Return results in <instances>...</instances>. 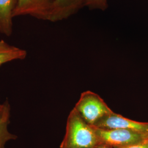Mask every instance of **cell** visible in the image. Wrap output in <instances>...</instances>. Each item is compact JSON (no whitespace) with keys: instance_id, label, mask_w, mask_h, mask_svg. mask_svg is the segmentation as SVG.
Returning <instances> with one entry per match:
<instances>
[{"instance_id":"6da1fadb","label":"cell","mask_w":148,"mask_h":148,"mask_svg":"<svg viewBox=\"0 0 148 148\" xmlns=\"http://www.w3.org/2000/svg\"><path fill=\"white\" fill-rule=\"evenodd\" d=\"M101 145L95 127L73 109L68 117L65 134L60 148H95Z\"/></svg>"},{"instance_id":"7a4b0ae2","label":"cell","mask_w":148,"mask_h":148,"mask_svg":"<svg viewBox=\"0 0 148 148\" xmlns=\"http://www.w3.org/2000/svg\"><path fill=\"white\" fill-rule=\"evenodd\" d=\"M74 109L91 126L113 112L99 95L90 90L81 93Z\"/></svg>"},{"instance_id":"3957f363","label":"cell","mask_w":148,"mask_h":148,"mask_svg":"<svg viewBox=\"0 0 148 148\" xmlns=\"http://www.w3.org/2000/svg\"><path fill=\"white\" fill-rule=\"evenodd\" d=\"M94 127L101 144L112 148L125 147L141 143L146 140L148 137L147 134L129 130H105Z\"/></svg>"},{"instance_id":"277c9868","label":"cell","mask_w":148,"mask_h":148,"mask_svg":"<svg viewBox=\"0 0 148 148\" xmlns=\"http://www.w3.org/2000/svg\"><path fill=\"white\" fill-rule=\"evenodd\" d=\"M93 126L105 130H129L148 135V122L132 120L117 114L114 111L101 118Z\"/></svg>"},{"instance_id":"5b68a950","label":"cell","mask_w":148,"mask_h":148,"mask_svg":"<svg viewBox=\"0 0 148 148\" xmlns=\"http://www.w3.org/2000/svg\"><path fill=\"white\" fill-rule=\"evenodd\" d=\"M55 0H17L14 12L16 16L30 15L46 21L50 8Z\"/></svg>"},{"instance_id":"8992f818","label":"cell","mask_w":148,"mask_h":148,"mask_svg":"<svg viewBox=\"0 0 148 148\" xmlns=\"http://www.w3.org/2000/svg\"><path fill=\"white\" fill-rule=\"evenodd\" d=\"M87 0H55L46 21L57 22L66 19L86 6Z\"/></svg>"},{"instance_id":"52a82bcc","label":"cell","mask_w":148,"mask_h":148,"mask_svg":"<svg viewBox=\"0 0 148 148\" xmlns=\"http://www.w3.org/2000/svg\"><path fill=\"white\" fill-rule=\"evenodd\" d=\"M17 0H0V33L7 36L13 32V18Z\"/></svg>"},{"instance_id":"ba28073f","label":"cell","mask_w":148,"mask_h":148,"mask_svg":"<svg viewBox=\"0 0 148 148\" xmlns=\"http://www.w3.org/2000/svg\"><path fill=\"white\" fill-rule=\"evenodd\" d=\"M10 106L7 101L0 104V148H6V143L16 139L17 136L10 132L8 130V125L10 123Z\"/></svg>"},{"instance_id":"9c48e42d","label":"cell","mask_w":148,"mask_h":148,"mask_svg":"<svg viewBox=\"0 0 148 148\" xmlns=\"http://www.w3.org/2000/svg\"><path fill=\"white\" fill-rule=\"evenodd\" d=\"M26 51L0 40V66L14 60H21L27 56Z\"/></svg>"},{"instance_id":"30bf717a","label":"cell","mask_w":148,"mask_h":148,"mask_svg":"<svg viewBox=\"0 0 148 148\" xmlns=\"http://www.w3.org/2000/svg\"><path fill=\"white\" fill-rule=\"evenodd\" d=\"M85 7L91 10L106 11L108 7V0H87Z\"/></svg>"},{"instance_id":"8fae6325","label":"cell","mask_w":148,"mask_h":148,"mask_svg":"<svg viewBox=\"0 0 148 148\" xmlns=\"http://www.w3.org/2000/svg\"><path fill=\"white\" fill-rule=\"evenodd\" d=\"M113 148H148V143L147 139L143 142L137 143L135 144H132L125 147H116Z\"/></svg>"},{"instance_id":"7c38bea8","label":"cell","mask_w":148,"mask_h":148,"mask_svg":"<svg viewBox=\"0 0 148 148\" xmlns=\"http://www.w3.org/2000/svg\"><path fill=\"white\" fill-rule=\"evenodd\" d=\"M95 148H112V147H109V146H107V145H99V146H98V147H96Z\"/></svg>"},{"instance_id":"4fadbf2b","label":"cell","mask_w":148,"mask_h":148,"mask_svg":"<svg viewBox=\"0 0 148 148\" xmlns=\"http://www.w3.org/2000/svg\"><path fill=\"white\" fill-rule=\"evenodd\" d=\"M147 141H148V138H147Z\"/></svg>"}]
</instances>
